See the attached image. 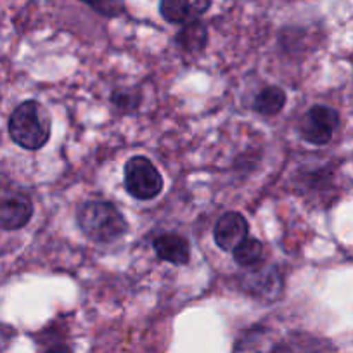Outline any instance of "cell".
Listing matches in <instances>:
<instances>
[{"instance_id": "cell-1", "label": "cell", "mask_w": 353, "mask_h": 353, "mask_svg": "<svg viewBox=\"0 0 353 353\" xmlns=\"http://www.w3.org/2000/svg\"><path fill=\"white\" fill-rule=\"evenodd\" d=\"M9 135L23 149L37 151L49 142L50 118L42 104L25 101L9 118Z\"/></svg>"}, {"instance_id": "cell-2", "label": "cell", "mask_w": 353, "mask_h": 353, "mask_svg": "<svg viewBox=\"0 0 353 353\" xmlns=\"http://www.w3.org/2000/svg\"><path fill=\"white\" fill-rule=\"evenodd\" d=\"M78 225L94 243L108 244L120 239L128 223L120 210L108 201H88L78 210Z\"/></svg>"}, {"instance_id": "cell-3", "label": "cell", "mask_w": 353, "mask_h": 353, "mask_svg": "<svg viewBox=\"0 0 353 353\" xmlns=\"http://www.w3.org/2000/svg\"><path fill=\"white\" fill-rule=\"evenodd\" d=\"M125 188L132 198L149 201L163 191V176L151 159L135 156L125 165Z\"/></svg>"}, {"instance_id": "cell-4", "label": "cell", "mask_w": 353, "mask_h": 353, "mask_svg": "<svg viewBox=\"0 0 353 353\" xmlns=\"http://www.w3.org/2000/svg\"><path fill=\"white\" fill-rule=\"evenodd\" d=\"M339 125L338 111L329 106H314L300 121V134L314 145H324L334 135Z\"/></svg>"}, {"instance_id": "cell-5", "label": "cell", "mask_w": 353, "mask_h": 353, "mask_svg": "<svg viewBox=\"0 0 353 353\" xmlns=\"http://www.w3.org/2000/svg\"><path fill=\"white\" fill-rule=\"evenodd\" d=\"M32 215L33 203L25 192L12 188H0V229H23Z\"/></svg>"}, {"instance_id": "cell-6", "label": "cell", "mask_w": 353, "mask_h": 353, "mask_svg": "<svg viewBox=\"0 0 353 353\" xmlns=\"http://www.w3.org/2000/svg\"><path fill=\"white\" fill-rule=\"evenodd\" d=\"M250 232V225H248L246 219L237 212H229L219 219L215 223V243L220 250L223 251H234L237 244L243 243Z\"/></svg>"}, {"instance_id": "cell-7", "label": "cell", "mask_w": 353, "mask_h": 353, "mask_svg": "<svg viewBox=\"0 0 353 353\" xmlns=\"http://www.w3.org/2000/svg\"><path fill=\"white\" fill-rule=\"evenodd\" d=\"M212 0H159V12L173 25L198 21L210 9Z\"/></svg>"}, {"instance_id": "cell-8", "label": "cell", "mask_w": 353, "mask_h": 353, "mask_svg": "<svg viewBox=\"0 0 353 353\" xmlns=\"http://www.w3.org/2000/svg\"><path fill=\"white\" fill-rule=\"evenodd\" d=\"M156 254L161 260L170 261L173 265H185L191 258V248H189L188 239H184L179 234H161L152 243Z\"/></svg>"}, {"instance_id": "cell-9", "label": "cell", "mask_w": 353, "mask_h": 353, "mask_svg": "<svg viewBox=\"0 0 353 353\" xmlns=\"http://www.w3.org/2000/svg\"><path fill=\"white\" fill-rule=\"evenodd\" d=\"M208 32L201 21H192L184 25L182 32L176 35V43L185 50V52H201L206 47Z\"/></svg>"}, {"instance_id": "cell-10", "label": "cell", "mask_w": 353, "mask_h": 353, "mask_svg": "<svg viewBox=\"0 0 353 353\" xmlns=\"http://www.w3.org/2000/svg\"><path fill=\"white\" fill-rule=\"evenodd\" d=\"M286 104V94H284L283 88L279 87H265L263 90H260L256 97H254L253 108L258 113L265 114V117H272L277 114Z\"/></svg>"}, {"instance_id": "cell-11", "label": "cell", "mask_w": 353, "mask_h": 353, "mask_svg": "<svg viewBox=\"0 0 353 353\" xmlns=\"http://www.w3.org/2000/svg\"><path fill=\"white\" fill-rule=\"evenodd\" d=\"M234 260L241 265V267H254L263 258V244L253 237H246L241 244H237L236 250L232 251Z\"/></svg>"}, {"instance_id": "cell-12", "label": "cell", "mask_w": 353, "mask_h": 353, "mask_svg": "<svg viewBox=\"0 0 353 353\" xmlns=\"http://www.w3.org/2000/svg\"><path fill=\"white\" fill-rule=\"evenodd\" d=\"M88 8H92L99 14L108 16V18H114L121 12V6L118 4L117 0H81Z\"/></svg>"}, {"instance_id": "cell-13", "label": "cell", "mask_w": 353, "mask_h": 353, "mask_svg": "<svg viewBox=\"0 0 353 353\" xmlns=\"http://www.w3.org/2000/svg\"><path fill=\"white\" fill-rule=\"evenodd\" d=\"M114 104H117L120 110H135L139 106V94L132 92V90H114L113 97H111Z\"/></svg>"}, {"instance_id": "cell-14", "label": "cell", "mask_w": 353, "mask_h": 353, "mask_svg": "<svg viewBox=\"0 0 353 353\" xmlns=\"http://www.w3.org/2000/svg\"><path fill=\"white\" fill-rule=\"evenodd\" d=\"M46 353H73V352H71L70 346H66V345H54V346H50Z\"/></svg>"}]
</instances>
